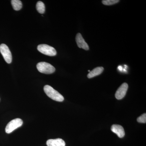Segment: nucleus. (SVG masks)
<instances>
[{
  "mask_svg": "<svg viewBox=\"0 0 146 146\" xmlns=\"http://www.w3.org/2000/svg\"><path fill=\"white\" fill-rule=\"evenodd\" d=\"M44 89L45 93L48 96L54 100L59 102H62L64 100V97L63 96L49 85H45Z\"/></svg>",
  "mask_w": 146,
  "mask_h": 146,
  "instance_id": "f257e3e1",
  "label": "nucleus"
},
{
  "mask_svg": "<svg viewBox=\"0 0 146 146\" xmlns=\"http://www.w3.org/2000/svg\"><path fill=\"white\" fill-rule=\"evenodd\" d=\"M11 5L13 9L16 11L20 10L22 8L23 4L22 2L19 0H12L11 1Z\"/></svg>",
  "mask_w": 146,
  "mask_h": 146,
  "instance_id": "9b49d317",
  "label": "nucleus"
},
{
  "mask_svg": "<svg viewBox=\"0 0 146 146\" xmlns=\"http://www.w3.org/2000/svg\"><path fill=\"white\" fill-rule=\"evenodd\" d=\"M104 70V69L102 67H98L95 68L88 74L87 75V77L89 78H91L97 76L99 75L102 73Z\"/></svg>",
  "mask_w": 146,
  "mask_h": 146,
  "instance_id": "9d476101",
  "label": "nucleus"
},
{
  "mask_svg": "<svg viewBox=\"0 0 146 146\" xmlns=\"http://www.w3.org/2000/svg\"><path fill=\"white\" fill-rule=\"evenodd\" d=\"M36 68L40 72L45 74H51L55 71V68L50 63L42 62L36 65Z\"/></svg>",
  "mask_w": 146,
  "mask_h": 146,
  "instance_id": "f03ea898",
  "label": "nucleus"
},
{
  "mask_svg": "<svg viewBox=\"0 0 146 146\" xmlns=\"http://www.w3.org/2000/svg\"><path fill=\"white\" fill-rule=\"evenodd\" d=\"M128 88V85L126 83H123L118 88L115 94V97L117 100H121L125 96Z\"/></svg>",
  "mask_w": 146,
  "mask_h": 146,
  "instance_id": "423d86ee",
  "label": "nucleus"
},
{
  "mask_svg": "<svg viewBox=\"0 0 146 146\" xmlns=\"http://www.w3.org/2000/svg\"><path fill=\"white\" fill-rule=\"evenodd\" d=\"M111 130L112 132L117 134L118 137L120 138H123L125 134L123 128L119 125H113L111 126Z\"/></svg>",
  "mask_w": 146,
  "mask_h": 146,
  "instance_id": "6e6552de",
  "label": "nucleus"
},
{
  "mask_svg": "<svg viewBox=\"0 0 146 146\" xmlns=\"http://www.w3.org/2000/svg\"><path fill=\"white\" fill-rule=\"evenodd\" d=\"M48 146H65V141L61 138L55 139H49L46 142Z\"/></svg>",
  "mask_w": 146,
  "mask_h": 146,
  "instance_id": "1a4fd4ad",
  "label": "nucleus"
},
{
  "mask_svg": "<svg viewBox=\"0 0 146 146\" xmlns=\"http://www.w3.org/2000/svg\"><path fill=\"white\" fill-rule=\"evenodd\" d=\"M36 9L39 13L43 14L45 11L44 4L41 1H39L36 3Z\"/></svg>",
  "mask_w": 146,
  "mask_h": 146,
  "instance_id": "f8f14e48",
  "label": "nucleus"
},
{
  "mask_svg": "<svg viewBox=\"0 0 146 146\" xmlns=\"http://www.w3.org/2000/svg\"><path fill=\"white\" fill-rule=\"evenodd\" d=\"M0 52L7 63H11L12 61V57L11 52L8 47L5 44L0 45Z\"/></svg>",
  "mask_w": 146,
  "mask_h": 146,
  "instance_id": "39448f33",
  "label": "nucleus"
},
{
  "mask_svg": "<svg viewBox=\"0 0 146 146\" xmlns=\"http://www.w3.org/2000/svg\"><path fill=\"white\" fill-rule=\"evenodd\" d=\"M76 40L77 44L79 48H81L86 50H89V46L85 42V40L84 39L80 33H77L76 36Z\"/></svg>",
  "mask_w": 146,
  "mask_h": 146,
  "instance_id": "0eeeda50",
  "label": "nucleus"
},
{
  "mask_svg": "<svg viewBox=\"0 0 146 146\" xmlns=\"http://www.w3.org/2000/svg\"><path fill=\"white\" fill-rule=\"evenodd\" d=\"M37 50L43 54L49 56H54L56 55V51L53 47L47 44H40L37 46Z\"/></svg>",
  "mask_w": 146,
  "mask_h": 146,
  "instance_id": "20e7f679",
  "label": "nucleus"
},
{
  "mask_svg": "<svg viewBox=\"0 0 146 146\" xmlns=\"http://www.w3.org/2000/svg\"><path fill=\"white\" fill-rule=\"evenodd\" d=\"M23 124V121L21 119L19 118L14 119L7 124L5 128V132L7 133H11Z\"/></svg>",
  "mask_w": 146,
  "mask_h": 146,
  "instance_id": "7ed1b4c3",
  "label": "nucleus"
},
{
  "mask_svg": "<svg viewBox=\"0 0 146 146\" xmlns=\"http://www.w3.org/2000/svg\"><path fill=\"white\" fill-rule=\"evenodd\" d=\"M119 2L118 0H104L102 1V3L104 5H111L115 4Z\"/></svg>",
  "mask_w": 146,
  "mask_h": 146,
  "instance_id": "ddd939ff",
  "label": "nucleus"
},
{
  "mask_svg": "<svg viewBox=\"0 0 146 146\" xmlns=\"http://www.w3.org/2000/svg\"><path fill=\"white\" fill-rule=\"evenodd\" d=\"M137 121L139 123H146V114L144 113L137 118Z\"/></svg>",
  "mask_w": 146,
  "mask_h": 146,
  "instance_id": "4468645a",
  "label": "nucleus"
}]
</instances>
